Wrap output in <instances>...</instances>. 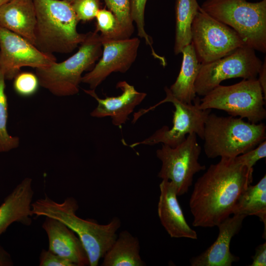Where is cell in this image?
<instances>
[{
  "mask_svg": "<svg viewBox=\"0 0 266 266\" xmlns=\"http://www.w3.org/2000/svg\"><path fill=\"white\" fill-rule=\"evenodd\" d=\"M253 168L236 157L221 158L194 184L189 207L195 227L217 226L233 214L242 193L253 182Z\"/></svg>",
  "mask_w": 266,
  "mask_h": 266,
  "instance_id": "obj_1",
  "label": "cell"
},
{
  "mask_svg": "<svg viewBox=\"0 0 266 266\" xmlns=\"http://www.w3.org/2000/svg\"><path fill=\"white\" fill-rule=\"evenodd\" d=\"M32 207L33 215L54 218L73 231L87 252L90 266L99 265L100 259L116 239V232L121 226V221L117 217L106 225L80 218L76 213L78 202L73 197H67L60 203L45 195L44 198L33 202Z\"/></svg>",
  "mask_w": 266,
  "mask_h": 266,
  "instance_id": "obj_2",
  "label": "cell"
},
{
  "mask_svg": "<svg viewBox=\"0 0 266 266\" xmlns=\"http://www.w3.org/2000/svg\"><path fill=\"white\" fill-rule=\"evenodd\" d=\"M36 12L34 46L47 54L72 52L85 38L77 32L79 22L65 0H33Z\"/></svg>",
  "mask_w": 266,
  "mask_h": 266,
  "instance_id": "obj_3",
  "label": "cell"
},
{
  "mask_svg": "<svg viewBox=\"0 0 266 266\" xmlns=\"http://www.w3.org/2000/svg\"><path fill=\"white\" fill-rule=\"evenodd\" d=\"M266 138L263 123L210 113L204 125L203 149L208 158H234L255 148Z\"/></svg>",
  "mask_w": 266,
  "mask_h": 266,
  "instance_id": "obj_4",
  "label": "cell"
},
{
  "mask_svg": "<svg viewBox=\"0 0 266 266\" xmlns=\"http://www.w3.org/2000/svg\"><path fill=\"white\" fill-rule=\"evenodd\" d=\"M102 45L98 33L90 32L78 50L66 60L35 68L40 86L58 97H67L79 92L83 73L101 57Z\"/></svg>",
  "mask_w": 266,
  "mask_h": 266,
  "instance_id": "obj_5",
  "label": "cell"
},
{
  "mask_svg": "<svg viewBox=\"0 0 266 266\" xmlns=\"http://www.w3.org/2000/svg\"><path fill=\"white\" fill-rule=\"evenodd\" d=\"M201 9L234 30L245 45L266 52V0H206Z\"/></svg>",
  "mask_w": 266,
  "mask_h": 266,
  "instance_id": "obj_6",
  "label": "cell"
},
{
  "mask_svg": "<svg viewBox=\"0 0 266 266\" xmlns=\"http://www.w3.org/2000/svg\"><path fill=\"white\" fill-rule=\"evenodd\" d=\"M203 97L199 105L202 109L224 110L253 123L266 117V99L257 78L243 79L229 86L219 85Z\"/></svg>",
  "mask_w": 266,
  "mask_h": 266,
  "instance_id": "obj_7",
  "label": "cell"
},
{
  "mask_svg": "<svg viewBox=\"0 0 266 266\" xmlns=\"http://www.w3.org/2000/svg\"><path fill=\"white\" fill-rule=\"evenodd\" d=\"M164 90L166 98L157 105L145 110H142V112L144 114L162 103H172L175 107L172 127H163L145 139L130 145L131 148L139 145H154L160 143L174 147L186 139V135L192 133H195L203 139L205 123L211 110L200 109L199 106L200 102L199 97H196L193 103H186L175 98L167 87L166 86Z\"/></svg>",
  "mask_w": 266,
  "mask_h": 266,
  "instance_id": "obj_8",
  "label": "cell"
},
{
  "mask_svg": "<svg viewBox=\"0 0 266 266\" xmlns=\"http://www.w3.org/2000/svg\"><path fill=\"white\" fill-rule=\"evenodd\" d=\"M191 43L201 64L221 58L245 45L234 30L203 11L200 6L192 24Z\"/></svg>",
  "mask_w": 266,
  "mask_h": 266,
  "instance_id": "obj_9",
  "label": "cell"
},
{
  "mask_svg": "<svg viewBox=\"0 0 266 266\" xmlns=\"http://www.w3.org/2000/svg\"><path fill=\"white\" fill-rule=\"evenodd\" d=\"M201 148L195 133L187 135L178 145L171 147L162 144L156 151L162 162L158 177L170 181L178 196L186 194L192 186L194 175L206 167L199 162Z\"/></svg>",
  "mask_w": 266,
  "mask_h": 266,
  "instance_id": "obj_10",
  "label": "cell"
},
{
  "mask_svg": "<svg viewBox=\"0 0 266 266\" xmlns=\"http://www.w3.org/2000/svg\"><path fill=\"white\" fill-rule=\"evenodd\" d=\"M262 63L255 50L245 45L221 58L201 64L195 83L196 93L204 96L230 78H257Z\"/></svg>",
  "mask_w": 266,
  "mask_h": 266,
  "instance_id": "obj_11",
  "label": "cell"
},
{
  "mask_svg": "<svg viewBox=\"0 0 266 266\" xmlns=\"http://www.w3.org/2000/svg\"><path fill=\"white\" fill-rule=\"evenodd\" d=\"M57 62L53 54L45 53L20 35L0 25V69L6 80H12L22 67L37 68Z\"/></svg>",
  "mask_w": 266,
  "mask_h": 266,
  "instance_id": "obj_12",
  "label": "cell"
},
{
  "mask_svg": "<svg viewBox=\"0 0 266 266\" xmlns=\"http://www.w3.org/2000/svg\"><path fill=\"white\" fill-rule=\"evenodd\" d=\"M101 38L102 52L93 68L83 75L81 82L95 90L110 74L125 73L135 61L140 40L137 37L112 40Z\"/></svg>",
  "mask_w": 266,
  "mask_h": 266,
  "instance_id": "obj_13",
  "label": "cell"
},
{
  "mask_svg": "<svg viewBox=\"0 0 266 266\" xmlns=\"http://www.w3.org/2000/svg\"><path fill=\"white\" fill-rule=\"evenodd\" d=\"M117 87L122 91L121 95L106 97L104 99L100 98L95 90H84V91L98 102L97 106L90 113L91 116L96 118L109 116L114 125L121 128L134 108L145 99L146 94L138 92L133 86L125 81L118 82Z\"/></svg>",
  "mask_w": 266,
  "mask_h": 266,
  "instance_id": "obj_14",
  "label": "cell"
},
{
  "mask_svg": "<svg viewBox=\"0 0 266 266\" xmlns=\"http://www.w3.org/2000/svg\"><path fill=\"white\" fill-rule=\"evenodd\" d=\"M247 216L241 214H233L217 227L219 233L214 242L199 255L190 260L191 266H231L239 258L230 251L232 238L240 230L242 223Z\"/></svg>",
  "mask_w": 266,
  "mask_h": 266,
  "instance_id": "obj_15",
  "label": "cell"
},
{
  "mask_svg": "<svg viewBox=\"0 0 266 266\" xmlns=\"http://www.w3.org/2000/svg\"><path fill=\"white\" fill-rule=\"evenodd\" d=\"M42 228L48 239V250L76 266H89L88 256L76 234L62 222L45 217Z\"/></svg>",
  "mask_w": 266,
  "mask_h": 266,
  "instance_id": "obj_16",
  "label": "cell"
},
{
  "mask_svg": "<svg viewBox=\"0 0 266 266\" xmlns=\"http://www.w3.org/2000/svg\"><path fill=\"white\" fill-rule=\"evenodd\" d=\"M159 187L158 214L168 234L173 238L198 239L197 232L186 222L172 184L169 181L162 180Z\"/></svg>",
  "mask_w": 266,
  "mask_h": 266,
  "instance_id": "obj_17",
  "label": "cell"
},
{
  "mask_svg": "<svg viewBox=\"0 0 266 266\" xmlns=\"http://www.w3.org/2000/svg\"><path fill=\"white\" fill-rule=\"evenodd\" d=\"M33 195L32 179L26 177L4 199L0 205V235L13 223L31 224Z\"/></svg>",
  "mask_w": 266,
  "mask_h": 266,
  "instance_id": "obj_18",
  "label": "cell"
},
{
  "mask_svg": "<svg viewBox=\"0 0 266 266\" xmlns=\"http://www.w3.org/2000/svg\"><path fill=\"white\" fill-rule=\"evenodd\" d=\"M35 24L33 0H9L0 7V25L34 45Z\"/></svg>",
  "mask_w": 266,
  "mask_h": 266,
  "instance_id": "obj_19",
  "label": "cell"
},
{
  "mask_svg": "<svg viewBox=\"0 0 266 266\" xmlns=\"http://www.w3.org/2000/svg\"><path fill=\"white\" fill-rule=\"evenodd\" d=\"M181 53L183 58L179 74L169 89L178 100L191 103L197 97L195 83L201 64L197 58L191 43L186 46Z\"/></svg>",
  "mask_w": 266,
  "mask_h": 266,
  "instance_id": "obj_20",
  "label": "cell"
},
{
  "mask_svg": "<svg viewBox=\"0 0 266 266\" xmlns=\"http://www.w3.org/2000/svg\"><path fill=\"white\" fill-rule=\"evenodd\" d=\"M139 242L136 237L123 231L117 237L103 258L102 266H144L139 255Z\"/></svg>",
  "mask_w": 266,
  "mask_h": 266,
  "instance_id": "obj_21",
  "label": "cell"
},
{
  "mask_svg": "<svg viewBox=\"0 0 266 266\" xmlns=\"http://www.w3.org/2000/svg\"><path fill=\"white\" fill-rule=\"evenodd\" d=\"M233 214L258 217L266 228V176L255 185H250L239 197Z\"/></svg>",
  "mask_w": 266,
  "mask_h": 266,
  "instance_id": "obj_22",
  "label": "cell"
},
{
  "mask_svg": "<svg viewBox=\"0 0 266 266\" xmlns=\"http://www.w3.org/2000/svg\"><path fill=\"white\" fill-rule=\"evenodd\" d=\"M200 8L197 0H176L175 55L181 53L183 49L191 43L192 24Z\"/></svg>",
  "mask_w": 266,
  "mask_h": 266,
  "instance_id": "obj_23",
  "label": "cell"
},
{
  "mask_svg": "<svg viewBox=\"0 0 266 266\" xmlns=\"http://www.w3.org/2000/svg\"><path fill=\"white\" fill-rule=\"evenodd\" d=\"M5 78L0 69V153L9 152L17 148L19 138L7 131L8 102L5 91Z\"/></svg>",
  "mask_w": 266,
  "mask_h": 266,
  "instance_id": "obj_24",
  "label": "cell"
},
{
  "mask_svg": "<svg viewBox=\"0 0 266 266\" xmlns=\"http://www.w3.org/2000/svg\"><path fill=\"white\" fill-rule=\"evenodd\" d=\"M96 29L103 38L118 40L129 38L119 21L109 10L100 9L96 16Z\"/></svg>",
  "mask_w": 266,
  "mask_h": 266,
  "instance_id": "obj_25",
  "label": "cell"
},
{
  "mask_svg": "<svg viewBox=\"0 0 266 266\" xmlns=\"http://www.w3.org/2000/svg\"><path fill=\"white\" fill-rule=\"evenodd\" d=\"M147 0H131V14L133 22H134L137 30V34L143 38L148 45L153 56L160 62H163L165 58L157 54L152 45V40L145 30L144 12Z\"/></svg>",
  "mask_w": 266,
  "mask_h": 266,
  "instance_id": "obj_26",
  "label": "cell"
},
{
  "mask_svg": "<svg viewBox=\"0 0 266 266\" xmlns=\"http://www.w3.org/2000/svg\"><path fill=\"white\" fill-rule=\"evenodd\" d=\"M108 10L115 15L128 38L134 32L131 14V0H104Z\"/></svg>",
  "mask_w": 266,
  "mask_h": 266,
  "instance_id": "obj_27",
  "label": "cell"
},
{
  "mask_svg": "<svg viewBox=\"0 0 266 266\" xmlns=\"http://www.w3.org/2000/svg\"><path fill=\"white\" fill-rule=\"evenodd\" d=\"M13 88L19 96L28 97L33 95L40 86L35 73L31 72H20L13 79Z\"/></svg>",
  "mask_w": 266,
  "mask_h": 266,
  "instance_id": "obj_28",
  "label": "cell"
},
{
  "mask_svg": "<svg viewBox=\"0 0 266 266\" xmlns=\"http://www.w3.org/2000/svg\"><path fill=\"white\" fill-rule=\"evenodd\" d=\"M71 4L79 22L95 18L100 9L99 0H75Z\"/></svg>",
  "mask_w": 266,
  "mask_h": 266,
  "instance_id": "obj_29",
  "label": "cell"
},
{
  "mask_svg": "<svg viewBox=\"0 0 266 266\" xmlns=\"http://www.w3.org/2000/svg\"><path fill=\"white\" fill-rule=\"evenodd\" d=\"M266 157V141L261 142L255 148L236 157L237 160L248 168H253L254 166L260 160Z\"/></svg>",
  "mask_w": 266,
  "mask_h": 266,
  "instance_id": "obj_30",
  "label": "cell"
},
{
  "mask_svg": "<svg viewBox=\"0 0 266 266\" xmlns=\"http://www.w3.org/2000/svg\"><path fill=\"white\" fill-rule=\"evenodd\" d=\"M39 266H76L69 260L49 250L43 249L39 256Z\"/></svg>",
  "mask_w": 266,
  "mask_h": 266,
  "instance_id": "obj_31",
  "label": "cell"
},
{
  "mask_svg": "<svg viewBox=\"0 0 266 266\" xmlns=\"http://www.w3.org/2000/svg\"><path fill=\"white\" fill-rule=\"evenodd\" d=\"M253 262L250 266H266V243L259 245L256 248L254 255L252 257Z\"/></svg>",
  "mask_w": 266,
  "mask_h": 266,
  "instance_id": "obj_32",
  "label": "cell"
},
{
  "mask_svg": "<svg viewBox=\"0 0 266 266\" xmlns=\"http://www.w3.org/2000/svg\"><path fill=\"white\" fill-rule=\"evenodd\" d=\"M257 80L261 87L264 98L266 99V58L262 63V66L259 71Z\"/></svg>",
  "mask_w": 266,
  "mask_h": 266,
  "instance_id": "obj_33",
  "label": "cell"
},
{
  "mask_svg": "<svg viewBox=\"0 0 266 266\" xmlns=\"http://www.w3.org/2000/svg\"><path fill=\"white\" fill-rule=\"evenodd\" d=\"M14 265L10 254L0 243V266H12Z\"/></svg>",
  "mask_w": 266,
  "mask_h": 266,
  "instance_id": "obj_34",
  "label": "cell"
},
{
  "mask_svg": "<svg viewBox=\"0 0 266 266\" xmlns=\"http://www.w3.org/2000/svg\"><path fill=\"white\" fill-rule=\"evenodd\" d=\"M9 0H0V7Z\"/></svg>",
  "mask_w": 266,
  "mask_h": 266,
  "instance_id": "obj_35",
  "label": "cell"
},
{
  "mask_svg": "<svg viewBox=\"0 0 266 266\" xmlns=\"http://www.w3.org/2000/svg\"><path fill=\"white\" fill-rule=\"evenodd\" d=\"M66 0V1L69 2L70 3H72L75 0Z\"/></svg>",
  "mask_w": 266,
  "mask_h": 266,
  "instance_id": "obj_36",
  "label": "cell"
}]
</instances>
